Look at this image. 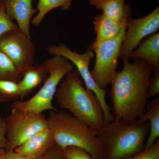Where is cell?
I'll use <instances>...</instances> for the list:
<instances>
[{
    "label": "cell",
    "mask_w": 159,
    "mask_h": 159,
    "mask_svg": "<svg viewBox=\"0 0 159 159\" xmlns=\"http://www.w3.org/2000/svg\"><path fill=\"white\" fill-rule=\"evenodd\" d=\"M32 0H2L7 15L11 20H15L20 31L31 38L30 23L37 9H34Z\"/></svg>",
    "instance_id": "11"
},
{
    "label": "cell",
    "mask_w": 159,
    "mask_h": 159,
    "mask_svg": "<svg viewBox=\"0 0 159 159\" xmlns=\"http://www.w3.org/2000/svg\"><path fill=\"white\" fill-rule=\"evenodd\" d=\"M35 50L31 38L23 34L19 29L0 37V51L10 58L22 76L34 65Z\"/></svg>",
    "instance_id": "9"
},
{
    "label": "cell",
    "mask_w": 159,
    "mask_h": 159,
    "mask_svg": "<svg viewBox=\"0 0 159 159\" xmlns=\"http://www.w3.org/2000/svg\"><path fill=\"white\" fill-rule=\"evenodd\" d=\"M48 76L39 90L33 97L25 101L17 100L11 107L31 113L41 114L46 111H56L52 104L57 86L67 74L75 69L68 59L61 56H54L43 63Z\"/></svg>",
    "instance_id": "5"
},
{
    "label": "cell",
    "mask_w": 159,
    "mask_h": 159,
    "mask_svg": "<svg viewBox=\"0 0 159 159\" xmlns=\"http://www.w3.org/2000/svg\"><path fill=\"white\" fill-rule=\"evenodd\" d=\"M48 72L43 64L33 65L23 74L21 80L18 82L20 88V98L23 99L35 87L44 82Z\"/></svg>",
    "instance_id": "15"
},
{
    "label": "cell",
    "mask_w": 159,
    "mask_h": 159,
    "mask_svg": "<svg viewBox=\"0 0 159 159\" xmlns=\"http://www.w3.org/2000/svg\"><path fill=\"white\" fill-rule=\"evenodd\" d=\"M97 9L111 19L117 21H128L130 17V7L125 0H104Z\"/></svg>",
    "instance_id": "17"
},
{
    "label": "cell",
    "mask_w": 159,
    "mask_h": 159,
    "mask_svg": "<svg viewBox=\"0 0 159 159\" xmlns=\"http://www.w3.org/2000/svg\"><path fill=\"white\" fill-rule=\"evenodd\" d=\"M40 159H66L64 155L62 149L56 144Z\"/></svg>",
    "instance_id": "25"
},
{
    "label": "cell",
    "mask_w": 159,
    "mask_h": 159,
    "mask_svg": "<svg viewBox=\"0 0 159 159\" xmlns=\"http://www.w3.org/2000/svg\"><path fill=\"white\" fill-rule=\"evenodd\" d=\"M124 159H159V139L151 148L144 149L135 155Z\"/></svg>",
    "instance_id": "23"
},
{
    "label": "cell",
    "mask_w": 159,
    "mask_h": 159,
    "mask_svg": "<svg viewBox=\"0 0 159 159\" xmlns=\"http://www.w3.org/2000/svg\"><path fill=\"white\" fill-rule=\"evenodd\" d=\"M21 76L10 58L0 51V80L18 82Z\"/></svg>",
    "instance_id": "19"
},
{
    "label": "cell",
    "mask_w": 159,
    "mask_h": 159,
    "mask_svg": "<svg viewBox=\"0 0 159 159\" xmlns=\"http://www.w3.org/2000/svg\"><path fill=\"white\" fill-rule=\"evenodd\" d=\"M17 29V25L7 15L6 8L2 2L0 5V37L7 32Z\"/></svg>",
    "instance_id": "21"
},
{
    "label": "cell",
    "mask_w": 159,
    "mask_h": 159,
    "mask_svg": "<svg viewBox=\"0 0 159 159\" xmlns=\"http://www.w3.org/2000/svg\"><path fill=\"white\" fill-rule=\"evenodd\" d=\"M55 144L52 132L48 128L35 134L15 151L35 159H40Z\"/></svg>",
    "instance_id": "12"
},
{
    "label": "cell",
    "mask_w": 159,
    "mask_h": 159,
    "mask_svg": "<svg viewBox=\"0 0 159 159\" xmlns=\"http://www.w3.org/2000/svg\"><path fill=\"white\" fill-rule=\"evenodd\" d=\"M47 122L55 144L61 149L75 146L84 149L95 158H102V145L98 131L62 111H51Z\"/></svg>",
    "instance_id": "4"
},
{
    "label": "cell",
    "mask_w": 159,
    "mask_h": 159,
    "mask_svg": "<svg viewBox=\"0 0 159 159\" xmlns=\"http://www.w3.org/2000/svg\"><path fill=\"white\" fill-rule=\"evenodd\" d=\"M66 159H103L93 157L84 149L75 146H70L62 149Z\"/></svg>",
    "instance_id": "22"
},
{
    "label": "cell",
    "mask_w": 159,
    "mask_h": 159,
    "mask_svg": "<svg viewBox=\"0 0 159 159\" xmlns=\"http://www.w3.org/2000/svg\"><path fill=\"white\" fill-rule=\"evenodd\" d=\"M159 29V7L146 16L129 19L122 41L119 57L128 59L130 53L145 37L154 34Z\"/></svg>",
    "instance_id": "10"
},
{
    "label": "cell",
    "mask_w": 159,
    "mask_h": 159,
    "mask_svg": "<svg viewBox=\"0 0 159 159\" xmlns=\"http://www.w3.org/2000/svg\"><path fill=\"white\" fill-rule=\"evenodd\" d=\"M6 133L5 119L0 118V150L5 149L6 141Z\"/></svg>",
    "instance_id": "26"
},
{
    "label": "cell",
    "mask_w": 159,
    "mask_h": 159,
    "mask_svg": "<svg viewBox=\"0 0 159 159\" xmlns=\"http://www.w3.org/2000/svg\"><path fill=\"white\" fill-rule=\"evenodd\" d=\"M2 3V2H0V5H1V3Z\"/></svg>",
    "instance_id": "31"
},
{
    "label": "cell",
    "mask_w": 159,
    "mask_h": 159,
    "mask_svg": "<svg viewBox=\"0 0 159 159\" xmlns=\"http://www.w3.org/2000/svg\"><path fill=\"white\" fill-rule=\"evenodd\" d=\"M83 84L77 70L67 74L55 94L57 103L61 108L99 130L105 123L102 106L96 95Z\"/></svg>",
    "instance_id": "2"
},
{
    "label": "cell",
    "mask_w": 159,
    "mask_h": 159,
    "mask_svg": "<svg viewBox=\"0 0 159 159\" xmlns=\"http://www.w3.org/2000/svg\"><path fill=\"white\" fill-rule=\"evenodd\" d=\"M0 2H2V0H0Z\"/></svg>",
    "instance_id": "30"
},
{
    "label": "cell",
    "mask_w": 159,
    "mask_h": 159,
    "mask_svg": "<svg viewBox=\"0 0 159 159\" xmlns=\"http://www.w3.org/2000/svg\"><path fill=\"white\" fill-rule=\"evenodd\" d=\"M123 62V68L117 71L111 84V111L113 120L131 123L146 111L152 70L142 60L132 63L128 59Z\"/></svg>",
    "instance_id": "1"
},
{
    "label": "cell",
    "mask_w": 159,
    "mask_h": 159,
    "mask_svg": "<svg viewBox=\"0 0 159 159\" xmlns=\"http://www.w3.org/2000/svg\"><path fill=\"white\" fill-rule=\"evenodd\" d=\"M127 23V21L114 20L102 13L97 15L93 20L96 38L92 44H97L115 38L126 27Z\"/></svg>",
    "instance_id": "14"
},
{
    "label": "cell",
    "mask_w": 159,
    "mask_h": 159,
    "mask_svg": "<svg viewBox=\"0 0 159 159\" xmlns=\"http://www.w3.org/2000/svg\"><path fill=\"white\" fill-rule=\"evenodd\" d=\"M149 131L148 122L131 123L113 120L98 131L103 159H124L144 150Z\"/></svg>",
    "instance_id": "3"
},
{
    "label": "cell",
    "mask_w": 159,
    "mask_h": 159,
    "mask_svg": "<svg viewBox=\"0 0 159 159\" xmlns=\"http://www.w3.org/2000/svg\"><path fill=\"white\" fill-rule=\"evenodd\" d=\"M159 94V71L154 72V75L151 78L150 83L147 91V98H152Z\"/></svg>",
    "instance_id": "24"
},
{
    "label": "cell",
    "mask_w": 159,
    "mask_h": 159,
    "mask_svg": "<svg viewBox=\"0 0 159 159\" xmlns=\"http://www.w3.org/2000/svg\"><path fill=\"white\" fill-rule=\"evenodd\" d=\"M74 0H39L36 16L31 22L33 25L38 26L40 25L48 13L56 8H60L63 10H67L71 8Z\"/></svg>",
    "instance_id": "18"
},
{
    "label": "cell",
    "mask_w": 159,
    "mask_h": 159,
    "mask_svg": "<svg viewBox=\"0 0 159 159\" xmlns=\"http://www.w3.org/2000/svg\"><path fill=\"white\" fill-rule=\"evenodd\" d=\"M104 0H89V3L91 5L96 6L97 8Z\"/></svg>",
    "instance_id": "28"
},
{
    "label": "cell",
    "mask_w": 159,
    "mask_h": 159,
    "mask_svg": "<svg viewBox=\"0 0 159 159\" xmlns=\"http://www.w3.org/2000/svg\"><path fill=\"white\" fill-rule=\"evenodd\" d=\"M145 61L152 71H159V33L150 35L142 41L129 56L128 60Z\"/></svg>",
    "instance_id": "13"
},
{
    "label": "cell",
    "mask_w": 159,
    "mask_h": 159,
    "mask_svg": "<svg viewBox=\"0 0 159 159\" xmlns=\"http://www.w3.org/2000/svg\"><path fill=\"white\" fill-rule=\"evenodd\" d=\"M138 120L142 122H148L149 124V133L145 142L144 149H149L159 139V97L148 103L145 112Z\"/></svg>",
    "instance_id": "16"
},
{
    "label": "cell",
    "mask_w": 159,
    "mask_h": 159,
    "mask_svg": "<svg viewBox=\"0 0 159 159\" xmlns=\"http://www.w3.org/2000/svg\"><path fill=\"white\" fill-rule=\"evenodd\" d=\"M125 30L126 27L115 38L89 47L96 56L91 75L96 84L102 89H106L111 84L117 72L118 59Z\"/></svg>",
    "instance_id": "6"
},
{
    "label": "cell",
    "mask_w": 159,
    "mask_h": 159,
    "mask_svg": "<svg viewBox=\"0 0 159 159\" xmlns=\"http://www.w3.org/2000/svg\"><path fill=\"white\" fill-rule=\"evenodd\" d=\"M5 121L7 151L14 150L35 134L48 128L43 113H31L13 107Z\"/></svg>",
    "instance_id": "7"
},
{
    "label": "cell",
    "mask_w": 159,
    "mask_h": 159,
    "mask_svg": "<svg viewBox=\"0 0 159 159\" xmlns=\"http://www.w3.org/2000/svg\"><path fill=\"white\" fill-rule=\"evenodd\" d=\"M5 149L0 150V159H6L5 157Z\"/></svg>",
    "instance_id": "29"
},
{
    "label": "cell",
    "mask_w": 159,
    "mask_h": 159,
    "mask_svg": "<svg viewBox=\"0 0 159 159\" xmlns=\"http://www.w3.org/2000/svg\"><path fill=\"white\" fill-rule=\"evenodd\" d=\"M47 50L51 55L66 57L74 65L84 83L86 88L92 91L99 99L103 110L105 123L112 121L114 119L111 108L106 99V90L102 89L97 85L93 79L89 69L91 60L95 55L93 51L88 48L84 53L79 54L72 51L62 43L49 46Z\"/></svg>",
    "instance_id": "8"
},
{
    "label": "cell",
    "mask_w": 159,
    "mask_h": 159,
    "mask_svg": "<svg viewBox=\"0 0 159 159\" xmlns=\"http://www.w3.org/2000/svg\"><path fill=\"white\" fill-rule=\"evenodd\" d=\"M5 157L6 159H35L29 156L19 153L15 150H5Z\"/></svg>",
    "instance_id": "27"
},
{
    "label": "cell",
    "mask_w": 159,
    "mask_h": 159,
    "mask_svg": "<svg viewBox=\"0 0 159 159\" xmlns=\"http://www.w3.org/2000/svg\"><path fill=\"white\" fill-rule=\"evenodd\" d=\"M20 98V88L17 82L0 80V101L9 102Z\"/></svg>",
    "instance_id": "20"
}]
</instances>
